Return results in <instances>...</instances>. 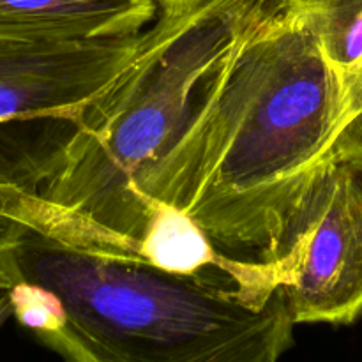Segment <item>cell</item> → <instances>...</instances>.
I'll use <instances>...</instances> for the list:
<instances>
[{
    "label": "cell",
    "mask_w": 362,
    "mask_h": 362,
    "mask_svg": "<svg viewBox=\"0 0 362 362\" xmlns=\"http://www.w3.org/2000/svg\"><path fill=\"white\" fill-rule=\"evenodd\" d=\"M0 269L13 317L64 362H278L296 345L269 300L148 260L140 243L16 186H0Z\"/></svg>",
    "instance_id": "obj_1"
},
{
    "label": "cell",
    "mask_w": 362,
    "mask_h": 362,
    "mask_svg": "<svg viewBox=\"0 0 362 362\" xmlns=\"http://www.w3.org/2000/svg\"><path fill=\"white\" fill-rule=\"evenodd\" d=\"M283 11L313 37L339 85L343 122L331 159H362V0H283Z\"/></svg>",
    "instance_id": "obj_6"
},
{
    "label": "cell",
    "mask_w": 362,
    "mask_h": 362,
    "mask_svg": "<svg viewBox=\"0 0 362 362\" xmlns=\"http://www.w3.org/2000/svg\"><path fill=\"white\" fill-rule=\"evenodd\" d=\"M13 317V304H11L9 290H0V327Z\"/></svg>",
    "instance_id": "obj_9"
},
{
    "label": "cell",
    "mask_w": 362,
    "mask_h": 362,
    "mask_svg": "<svg viewBox=\"0 0 362 362\" xmlns=\"http://www.w3.org/2000/svg\"><path fill=\"white\" fill-rule=\"evenodd\" d=\"M341 122L331 67L281 4L240 42L200 117L141 180L148 228L172 209L219 253L269 264Z\"/></svg>",
    "instance_id": "obj_2"
},
{
    "label": "cell",
    "mask_w": 362,
    "mask_h": 362,
    "mask_svg": "<svg viewBox=\"0 0 362 362\" xmlns=\"http://www.w3.org/2000/svg\"><path fill=\"white\" fill-rule=\"evenodd\" d=\"M144 30L81 41L0 39V186L41 191L85 106L133 60ZM7 226L0 218V235Z\"/></svg>",
    "instance_id": "obj_4"
},
{
    "label": "cell",
    "mask_w": 362,
    "mask_h": 362,
    "mask_svg": "<svg viewBox=\"0 0 362 362\" xmlns=\"http://www.w3.org/2000/svg\"><path fill=\"white\" fill-rule=\"evenodd\" d=\"M296 325L362 317V159L318 166L269 262Z\"/></svg>",
    "instance_id": "obj_5"
},
{
    "label": "cell",
    "mask_w": 362,
    "mask_h": 362,
    "mask_svg": "<svg viewBox=\"0 0 362 362\" xmlns=\"http://www.w3.org/2000/svg\"><path fill=\"white\" fill-rule=\"evenodd\" d=\"M159 6V11H166V13H177V11L189 9V7L197 6L202 0H156Z\"/></svg>",
    "instance_id": "obj_8"
},
{
    "label": "cell",
    "mask_w": 362,
    "mask_h": 362,
    "mask_svg": "<svg viewBox=\"0 0 362 362\" xmlns=\"http://www.w3.org/2000/svg\"><path fill=\"white\" fill-rule=\"evenodd\" d=\"M158 14L156 0H0V39L113 37L144 30Z\"/></svg>",
    "instance_id": "obj_7"
},
{
    "label": "cell",
    "mask_w": 362,
    "mask_h": 362,
    "mask_svg": "<svg viewBox=\"0 0 362 362\" xmlns=\"http://www.w3.org/2000/svg\"><path fill=\"white\" fill-rule=\"evenodd\" d=\"M0 290H9V281H7V278L4 276L2 269H0Z\"/></svg>",
    "instance_id": "obj_10"
},
{
    "label": "cell",
    "mask_w": 362,
    "mask_h": 362,
    "mask_svg": "<svg viewBox=\"0 0 362 362\" xmlns=\"http://www.w3.org/2000/svg\"><path fill=\"white\" fill-rule=\"evenodd\" d=\"M281 4L202 0L159 11L133 60L85 106L39 194L141 243L148 230L141 180L200 117L240 42Z\"/></svg>",
    "instance_id": "obj_3"
}]
</instances>
